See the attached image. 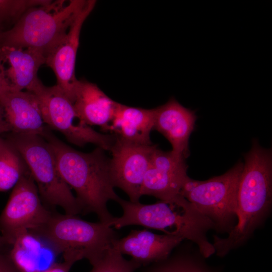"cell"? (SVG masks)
<instances>
[{"label":"cell","instance_id":"cell-29","mask_svg":"<svg viewBox=\"0 0 272 272\" xmlns=\"http://www.w3.org/2000/svg\"></svg>","mask_w":272,"mask_h":272},{"label":"cell","instance_id":"cell-7","mask_svg":"<svg viewBox=\"0 0 272 272\" xmlns=\"http://www.w3.org/2000/svg\"><path fill=\"white\" fill-rule=\"evenodd\" d=\"M243 163L240 161L224 174L204 181L188 177L180 194L215 224L219 232L229 233L235 226L238 186Z\"/></svg>","mask_w":272,"mask_h":272},{"label":"cell","instance_id":"cell-26","mask_svg":"<svg viewBox=\"0 0 272 272\" xmlns=\"http://www.w3.org/2000/svg\"><path fill=\"white\" fill-rule=\"evenodd\" d=\"M74 263L63 260L62 262L56 263L49 269L42 272H69Z\"/></svg>","mask_w":272,"mask_h":272},{"label":"cell","instance_id":"cell-23","mask_svg":"<svg viewBox=\"0 0 272 272\" xmlns=\"http://www.w3.org/2000/svg\"><path fill=\"white\" fill-rule=\"evenodd\" d=\"M92 266L90 272H134L142 265L132 258H124L123 255L111 247Z\"/></svg>","mask_w":272,"mask_h":272},{"label":"cell","instance_id":"cell-5","mask_svg":"<svg viewBox=\"0 0 272 272\" xmlns=\"http://www.w3.org/2000/svg\"><path fill=\"white\" fill-rule=\"evenodd\" d=\"M31 231L47 240L62 255L64 260L75 263L85 258L92 265L120 238L107 224L91 222L66 214L51 213L44 224Z\"/></svg>","mask_w":272,"mask_h":272},{"label":"cell","instance_id":"cell-27","mask_svg":"<svg viewBox=\"0 0 272 272\" xmlns=\"http://www.w3.org/2000/svg\"><path fill=\"white\" fill-rule=\"evenodd\" d=\"M7 131V128L0 112V133Z\"/></svg>","mask_w":272,"mask_h":272},{"label":"cell","instance_id":"cell-25","mask_svg":"<svg viewBox=\"0 0 272 272\" xmlns=\"http://www.w3.org/2000/svg\"><path fill=\"white\" fill-rule=\"evenodd\" d=\"M0 272H20L11 261L9 254L0 251Z\"/></svg>","mask_w":272,"mask_h":272},{"label":"cell","instance_id":"cell-12","mask_svg":"<svg viewBox=\"0 0 272 272\" xmlns=\"http://www.w3.org/2000/svg\"><path fill=\"white\" fill-rule=\"evenodd\" d=\"M185 159L176 157L171 151L158 147L152 155L145 174L141 194L153 196L160 200H171L180 195L188 178Z\"/></svg>","mask_w":272,"mask_h":272},{"label":"cell","instance_id":"cell-20","mask_svg":"<svg viewBox=\"0 0 272 272\" xmlns=\"http://www.w3.org/2000/svg\"><path fill=\"white\" fill-rule=\"evenodd\" d=\"M182 242L166 258L143 266L142 272H218L207 264L197 248Z\"/></svg>","mask_w":272,"mask_h":272},{"label":"cell","instance_id":"cell-10","mask_svg":"<svg viewBox=\"0 0 272 272\" xmlns=\"http://www.w3.org/2000/svg\"><path fill=\"white\" fill-rule=\"evenodd\" d=\"M157 147L153 144H138L116 137L110 150L112 183L124 191L131 202L139 201L142 196L144 177Z\"/></svg>","mask_w":272,"mask_h":272},{"label":"cell","instance_id":"cell-19","mask_svg":"<svg viewBox=\"0 0 272 272\" xmlns=\"http://www.w3.org/2000/svg\"><path fill=\"white\" fill-rule=\"evenodd\" d=\"M5 60L10 63L6 71L11 89L29 91L39 80L37 72L45 64L46 57L41 51L31 48L2 47Z\"/></svg>","mask_w":272,"mask_h":272},{"label":"cell","instance_id":"cell-8","mask_svg":"<svg viewBox=\"0 0 272 272\" xmlns=\"http://www.w3.org/2000/svg\"><path fill=\"white\" fill-rule=\"evenodd\" d=\"M29 92L36 97L49 128L60 132L69 142L78 146L90 143L110 151L116 136L98 132L89 126L76 122L78 119L73 103L57 85L47 87L39 80Z\"/></svg>","mask_w":272,"mask_h":272},{"label":"cell","instance_id":"cell-16","mask_svg":"<svg viewBox=\"0 0 272 272\" xmlns=\"http://www.w3.org/2000/svg\"><path fill=\"white\" fill-rule=\"evenodd\" d=\"M119 103L106 95L96 84L79 80L73 102L77 117L82 125H98L106 132Z\"/></svg>","mask_w":272,"mask_h":272},{"label":"cell","instance_id":"cell-15","mask_svg":"<svg viewBox=\"0 0 272 272\" xmlns=\"http://www.w3.org/2000/svg\"><path fill=\"white\" fill-rule=\"evenodd\" d=\"M183 240L179 236L157 234L146 229L131 230L113 241L111 247L131 256L143 267L166 258Z\"/></svg>","mask_w":272,"mask_h":272},{"label":"cell","instance_id":"cell-2","mask_svg":"<svg viewBox=\"0 0 272 272\" xmlns=\"http://www.w3.org/2000/svg\"><path fill=\"white\" fill-rule=\"evenodd\" d=\"M244 158L236 197L237 221L227 237H214L215 252L222 257L248 240L265 219L271 205V150L254 139Z\"/></svg>","mask_w":272,"mask_h":272},{"label":"cell","instance_id":"cell-6","mask_svg":"<svg viewBox=\"0 0 272 272\" xmlns=\"http://www.w3.org/2000/svg\"><path fill=\"white\" fill-rule=\"evenodd\" d=\"M8 140L25 160L43 202L61 208L66 214L82 213L76 197L60 175L52 147L43 137L12 133Z\"/></svg>","mask_w":272,"mask_h":272},{"label":"cell","instance_id":"cell-22","mask_svg":"<svg viewBox=\"0 0 272 272\" xmlns=\"http://www.w3.org/2000/svg\"><path fill=\"white\" fill-rule=\"evenodd\" d=\"M51 0H0V32L13 27L30 9L50 3Z\"/></svg>","mask_w":272,"mask_h":272},{"label":"cell","instance_id":"cell-13","mask_svg":"<svg viewBox=\"0 0 272 272\" xmlns=\"http://www.w3.org/2000/svg\"><path fill=\"white\" fill-rule=\"evenodd\" d=\"M0 110L9 131L42 137L50 128L45 124L35 95L9 88L0 96Z\"/></svg>","mask_w":272,"mask_h":272},{"label":"cell","instance_id":"cell-14","mask_svg":"<svg viewBox=\"0 0 272 272\" xmlns=\"http://www.w3.org/2000/svg\"><path fill=\"white\" fill-rule=\"evenodd\" d=\"M154 130L162 134L172 146L171 152L186 159L189 155V139L194 129L196 116L175 98L155 108Z\"/></svg>","mask_w":272,"mask_h":272},{"label":"cell","instance_id":"cell-28","mask_svg":"<svg viewBox=\"0 0 272 272\" xmlns=\"http://www.w3.org/2000/svg\"><path fill=\"white\" fill-rule=\"evenodd\" d=\"M8 244L5 238L2 235L0 236V251H1V250L5 245Z\"/></svg>","mask_w":272,"mask_h":272},{"label":"cell","instance_id":"cell-24","mask_svg":"<svg viewBox=\"0 0 272 272\" xmlns=\"http://www.w3.org/2000/svg\"><path fill=\"white\" fill-rule=\"evenodd\" d=\"M5 58L1 48H0V96L1 94L10 87L9 82L3 67V62Z\"/></svg>","mask_w":272,"mask_h":272},{"label":"cell","instance_id":"cell-17","mask_svg":"<svg viewBox=\"0 0 272 272\" xmlns=\"http://www.w3.org/2000/svg\"><path fill=\"white\" fill-rule=\"evenodd\" d=\"M9 256L20 272H42L54 265L60 253L45 238L33 231L19 235Z\"/></svg>","mask_w":272,"mask_h":272},{"label":"cell","instance_id":"cell-3","mask_svg":"<svg viewBox=\"0 0 272 272\" xmlns=\"http://www.w3.org/2000/svg\"><path fill=\"white\" fill-rule=\"evenodd\" d=\"M123 214L114 217L109 225L115 229L138 225L160 230L165 234L179 236L195 245L205 258L215 253L207 234L216 230L214 223L180 194L174 199L152 204L122 199L117 202Z\"/></svg>","mask_w":272,"mask_h":272},{"label":"cell","instance_id":"cell-1","mask_svg":"<svg viewBox=\"0 0 272 272\" xmlns=\"http://www.w3.org/2000/svg\"><path fill=\"white\" fill-rule=\"evenodd\" d=\"M43 137L54 153L60 175L76 193L83 214L94 213L109 225L114 218L107 208L110 200L121 198L115 192L110 177V159L97 147L90 153L76 150L48 130Z\"/></svg>","mask_w":272,"mask_h":272},{"label":"cell","instance_id":"cell-18","mask_svg":"<svg viewBox=\"0 0 272 272\" xmlns=\"http://www.w3.org/2000/svg\"><path fill=\"white\" fill-rule=\"evenodd\" d=\"M155 108L147 109L119 103L107 131L123 140L141 145H151Z\"/></svg>","mask_w":272,"mask_h":272},{"label":"cell","instance_id":"cell-21","mask_svg":"<svg viewBox=\"0 0 272 272\" xmlns=\"http://www.w3.org/2000/svg\"><path fill=\"white\" fill-rule=\"evenodd\" d=\"M29 172L17 149L8 140L0 137V191L14 188Z\"/></svg>","mask_w":272,"mask_h":272},{"label":"cell","instance_id":"cell-4","mask_svg":"<svg viewBox=\"0 0 272 272\" xmlns=\"http://www.w3.org/2000/svg\"><path fill=\"white\" fill-rule=\"evenodd\" d=\"M51 1L28 10L11 29L0 32V48H31L45 57L66 34L85 0Z\"/></svg>","mask_w":272,"mask_h":272},{"label":"cell","instance_id":"cell-11","mask_svg":"<svg viewBox=\"0 0 272 272\" xmlns=\"http://www.w3.org/2000/svg\"><path fill=\"white\" fill-rule=\"evenodd\" d=\"M96 1H87L66 34L46 57L45 64L54 73L57 85L74 102L79 80L75 75L76 56L83 24L94 9Z\"/></svg>","mask_w":272,"mask_h":272},{"label":"cell","instance_id":"cell-9","mask_svg":"<svg viewBox=\"0 0 272 272\" xmlns=\"http://www.w3.org/2000/svg\"><path fill=\"white\" fill-rule=\"evenodd\" d=\"M51 213L43 205L36 185L29 172L13 188L0 215L2 236L9 245H12L20 234L44 224Z\"/></svg>","mask_w":272,"mask_h":272}]
</instances>
